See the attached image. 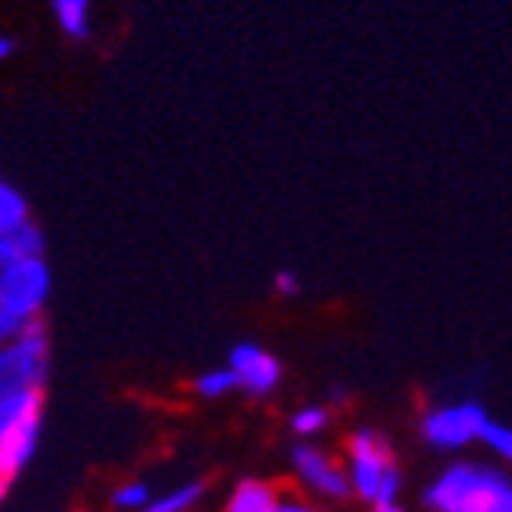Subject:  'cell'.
<instances>
[{"label": "cell", "mask_w": 512, "mask_h": 512, "mask_svg": "<svg viewBox=\"0 0 512 512\" xmlns=\"http://www.w3.org/2000/svg\"><path fill=\"white\" fill-rule=\"evenodd\" d=\"M427 505L434 512H502L512 509V487L502 470L455 462L427 487Z\"/></svg>", "instance_id": "cell-1"}, {"label": "cell", "mask_w": 512, "mask_h": 512, "mask_svg": "<svg viewBox=\"0 0 512 512\" xmlns=\"http://www.w3.org/2000/svg\"><path fill=\"white\" fill-rule=\"evenodd\" d=\"M348 484L369 505L376 502H398L402 491V470L394 462L391 448L376 430H359L348 441Z\"/></svg>", "instance_id": "cell-2"}, {"label": "cell", "mask_w": 512, "mask_h": 512, "mask_svg": "<svg viewBox=\"0 0 512 512\" xmlns=\"http://www.w3.org/2000/svg\"><path fill=\"white\" fill-rule=\"evenodd\" d=\"M47 373H51V341L40 319L29 323L15 341L0 344V394L43 391Z\"/></svg>", "instance_id": "cell-3"}, {"label": "cell", "mask_w": 512, "mask_h": 512, "mask_svg": "<svg viewBox=\"0 0 512 512\" xmlns=\"http://www.w3.org/2000/svg\"><path fill=\"white\" fill-rule=\"evenodd\" d=\"M47 298H51L47 258H22V262L0 265V308L22 319H40Z\"/></svg>", "instance_id": "cell-4"}, {"label": "cell", "mask_w": 512, "mask_h": 512, "mask_svg": "<svg viewBox=\"0 0 512 512\" xmlns=\"http://www.w3.org/2000/svg\"><path fill=\"white\" fill-rule=\"evenodd\" d=\"M484 405L480 402H452L437 405L423 416V437L441 452H459L466 444H477V434L484 427Z\"/></svg>", "instance_id": "cell-5"}, {"label": "cell", "mask_w": 512, "mask_h": 512, "mask_svg": "<svg viewBox=\"0 0 512 512\" xmlns=\"http://www.w3.org/2000/svg\"><path fill=\"white\" fill-rule=\"evenodd\" d=\"M294 459V473L298 480L308 487V491H316L323 498H348L351 495V484H348V473L330 452L316 448V444H298L291 452Z\"/></svg>", "instance_id": "cell-6"}, {"label": "cell", "mask_w": 512, "mask_h": 512, "mask_svg": "<svg viewBox=\"0 0 512 512\" xmlns=\"http://www.w3.org/2000/svg\"><path fill=\"white\" fill-rule=\"evenodd\" d=\"M230 369L237 376V387L248 394H273L280 387V362H276L273 351L258 348V344H237L230 351Z\"/></svg>", "instance_id": "cell-7"}, {"label": "cell", "mask_w": 512, "mask_h": 512, "mask_svg": "<svg viewBox=\"0 0 512 512\" xmlns=\"http://www.w3.org/2000/svg\"><path fill=\"white\" fill-rule=\"evenodd\" d=\"M40 423H43V405H36L0 441V477L4 480H11L18 470H26V462L33 459L36 441H40Z\"/></svg>", "instance_id": "cell-8"}, {"label": "cell", "mask_w": 512, "mask_h": 512, "mask_svg": "<svg viewBox=\"0 0 512 512\" xmlns=\"http://www.w3.org/2000/svg\"><path fill=\"white\" fill-rule=\"evenodd\" d=\"M43 230L33 219L0 233V265L22 262V258H43Z\"/></svg>", "instance_id": "cell-9"}, {"label": "cell", "mask_w": 512, "mask_h": 512, "mask_svg": "<svg viewBox=\"0 0 512 512\" xmlns=\"http://www.w3.org/2000/svg\"><path fill=\"white\" fill-rule=\"evenodd\" d=\"M280 495H276L273 484H265V480H240L233 487L230 502H226V512H273Z\"/></svg>", "instance_id": "cell-10"}, {"label": "cell", "mask_w": 512, "mask_h": 512, "mask_svg": "<svg viewBox=\"0 0 512 512\" xmlns=\"http://www.w3.org/2000/svg\"><path fill=\"white\" fill-rule=\"evenodd\" d=\"M51 11L65 36H72V40L90 36V0H51Z\"/></svg>", "instance_id": "cell-11"}, {"label": "cell", "mask_w": 512, "mask_h": 512, "mask_svg": "<svg viewBox=\"0 0 512 512\" xmlns=\"http://www.w3.org/2000/svg\"><path fill=\"white\" fill-rule=\"evenodd\" d=\"M197 502H201V484L190 480V484L172 487V491H165V495L151 498L140 512H190Z\"/></svg>", "instance_id": "cell-12"}, {"label": "cell", "mask_w": 512, "mask_h": 512, "mask_svg": "<svg viewBox=\"0 0 512 512\" xmlns=\"http://www.w3.org/2000/svg\"><path fill=\"white\" fill-rule=\"evenodd\" d=\"M43 405V391H29V394H0V441L8 437V430L15 427L18 419L26 416L29 409Z\"/></svg>", "instance_id": "cell-13"}, {"label": "cell", "mask_w": 512, "mask_h": 512, "mask_svg": "<svg viewBox=\"0 0 512 512\" xmlns=\"http://www.w3.org/2000/svg\"><path fill=\"white\" fill-rule=\"evenodd\" d=\"M22 222H29V201L22 197L18 187H11L8 180H0V233L15 230Z\"/></svg>", "instance_id": "cell-14"}, {"label": "cell", "mask_w": 512, "mask_h": 512, "mask_svg": "<svg viewBox=\"0 0 512 512\" xmlns=\"http://www.w3.org/2000/svg\"><path fill=\"white\" fill-rule=\"evenodd\" d=\"M194 391H197V398H205V402H219V398L240 391V387H237V376H233V369L222 366V369H208V373L197 376Z\"/></svg>", "instance_id": "cell-15"}, {"label": "cell", "mask_w": 512, "mask_h": 512, "mask_svg": "<svg viewBox=\"0 0 512 512\" xmlns=\"http://www.w3.org/2000/svg\"><path fill=\"white\" fill-rule=\"evenodd\" d=\"M477 441L484 444L487 452H495L498 459H509V455H512V430L505 427V423H495L491 416L484 419V427H480Z\"/></svg>", "instance_id": "cell-16"}, {"label": "cell", "mask_w": 512, "mask_h": 512, "mask_svg": "<svg viewBox=\"0 0 512 512\" xmlns=\"http://www.w3.org/2000/svg\"><path fill=\"white\" fill-rule=\"evenodd\" d=\"M326 423H330V412L323 409V405H305V409H298L291 416V430L301 437H316L326 430Z\"/></svg>", "instance_id": "cell-17"}, {"label": "cell", "mask_w": 512, "mask_h": 512, "mask_svg": "<svg viewBox=\"0 0 512 512\" xmlns=\"http://www.w3.org/2000/svg\"><path fill=\"white\" fill-rule=\"evenodd\" d=\"M147 502H151V487L144 480H129V484L115 487V495H111L115 509H129V512H140Z\"/></svg>", "instance_id": "cell-18"}, {"label": "cell", "mask_w": 512, "mask_h": 512, "mask_svg": "<svg viewBox=\"0 0 512 512\" xmlns=\"http://www.w3.org/2000/svg\"><path fill=\"white\" fill-rule=\"evenodd\" d=\"M29 323H36V319H22L15 312H8V308H0V344L15 341L18 333H26Z\"/></svg>", "instance_id": "cell-19"}, {"label": "cell", "mask_w": 512, "mask_h": 512, "mask_svg": "<svg viewBox=\"0 0 512 512\" xmlns=\"http://www.w3.org/2000/svg\"><path fill=\"white\" fill-rule=\"evenodd\" d=\"M276 291L280 294H298V273H276Z\"/></svg>", "instance_id": "cell-20"}, {"label": "cell", "mask_w": 512, "mask_h": 512, "mask_svg": "<svg viewBox=\"0 0 512 512\" xmlns=\"http://www.w3.org/2000/svg\"><path fill=\"white\" fill-rule=\"evenodd\" d=\"M273 512H319V509H312V505H305V502H294V498H280Z\"/></svg>", "instance_id": "cell-21"}, {"label": "cell", "mask_w": 512, "mask_h": 512, "mask_svg": "<svg viewBox=\"0 0 512 512\" xmlns=\"http://www.w3.org/2000/svg\"><path fill=\"white\" fill-rule=\"evenodd\" d=\"M15 54V40L11 36H0V61H8Z\"/></svg>", "instance_id": "cell-22"}, {"label": "cell", "mask_w": 512, "mask_h": 512, "mask_svg": "<svg viewBox=\"0 0 512 512\" xmlns=\"http://www.w3.org/2000/svg\"><path fill=\"white\" fill-rule=\"evenodd\" d=\"M373 512H402V505H398V502H376Z\"/></svg>", "instance_id": "cell-23"}]
</instances>
